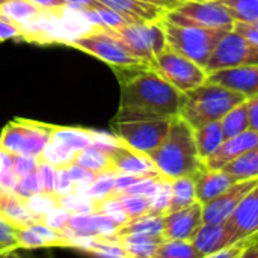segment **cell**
<instances>
[{"instance_id": "cell-19", "label": "cell", "mask_w": 258, "mask_h": 258, "mask_svg": "<svg viewBox=\"0 0 258 258\" xmlns=\"http://www.w3.org/2000/svg\"><path fill=\"white\" fill-rule=\"evenodd\" d=\"M195 195H197V201L203 206L212 200H215L216 197H219L221 194H224L228 187H231L236 181L225 174L224 171H209L201 168L195 175Z\"/></svg>"}, {"instance_id": "cell-22", "label": "cell", "mask_w": 258, "mask_h": 258, "mask_svg": "<svg viewBox=\"0 0 258 258\" xmlns=\"http://www.w3.org/2000/svg\"><path fill=\"white\" fill-rule=\"evenodd\" d=\"M0 215L14 228H23L36 222L26 210L21 198H18L15 194H8L2 190H0Z\"/></svg>"}, {"instance_id": "cell-41", "label": "cell", "mask_w": 258, "mask_h": 258, "mask_svg": "<svg viewBox=\"0 0 258 258\" xmlns=\"http://www.w3.org/2000/svg\"><path fill=\"white\" fill-rule=\"evenodd\" d=\"M86 255L94 258H128L122 248L119 246L118 240H101L98 239V243L86 252Z\"/></svg>"}, {"instance_id": "cell-56", "label": "cell", "mask_w": 258, "mask_h": 258, "mask_svg": "<svg viewBox=\"0 0 258 258\" xmlns=\"http://www.w3.org/2000/svg\"><path fill=\"white\" fill-rule=\"evenodd\" d=\"M239 258H258V245H257V237L252 239L248 246L242 251V254L239 255Z\"/></svg>"}, {"instance_id": "cell-18", "label": "cell", "mask_w": 258, "mask_h": 258, "mask_svg": "<svg viewBox=\"0 0 258 258\" xmlns=\"http://www.w3.org/2000/svg\"><path fill=\"white\" fill-rule=\"evenodd\" d=\"M194 248L204 257L221 251L231 243V234L227 227V222L221 224H201L190 239Z\"/></svg>"}, {"instance_id": "cell-13", "label": "cell", "mask_w": 258, "mask_h": 258, "mask_svg": "<svg viewBox=\"0 0 258 258\" xmlns=\"http://www.w3.org/2000/svg\"><path fill=\"white\" fill-rule=\"evenodd\" d=\"M206 83L239 92L246 98L258 95V65H240L207 73Z\"/></svg>"}, {"instance_id": "cell-53", "label": "cell", "mask_w": 258, "mask_h": 258, "mask_svg": "<svg viewBox=\"0 0 258 258\" xmlns=\"http://www.w3.org/2000/svg\"><path fill=\"white\" fill-rule=\"evenodd\" d=\"M245 104H246L248 127H249V130L258 132V95L246 98Z\"/></svg>"}, {"instance_id": "cell-15", "label": "cell", "mask_w": 258, "mask_h": 258, "mask_svg": "<svg viewBox=\"0 0 258 258\" xmlns=\"http://www.w3.org/2000/svg\"><path fill=\"white\" fill-rule=\"evenodd\" d=\"M201 224L203 206L197 201L189 207L163 215V237L168 240H190Z\"/></svg>"}, {"instance_id": "cell-23", "label": "cell", "mask_w": 258, "mask_h": 258, "mask_svg": "<svg viewBox=\"0 0 258 258\" xmlns=\"http://www.w3.org/2000/svg\"><path fill=\"white\" fill-rule=\"evenodd\" d=\"M194 138H195V145H197V151H198L201 162L210 157L225 141L219 121L209 122L194 130Z\"/></svg>"}, {"instance_id": "cell-9", "label": "cell", "mask_w": 258, "mask_h": 258, "mask_svg": "<svg viewBox=\"0 0 258 258\" xmlns=\"http://www.w3.org/2000/svg\"><path fill=\"white\" fill-rule=\"evenodd\" d=\"M63 44L79 48L100 60L109 63L110 67H125L144 63L133 57L115 38H112L103 27L91 26L88 30L79 33L77 36L67 39Z\"/></svg>"}, {"instance_id": "cell-54", "label": "cell", "mask_w": 258, "mask_h": 258, "mask_svg": "<svg viewBox=\"0 0 258 258\" xmlns=\"http://www.w3.org/2000/svg\"><path fill=\"white\" fill-rule=\"evenodd\" d=\"M30 2L42 11H57L67 6L63 0H30Z\"/></svg>"}, {"instance_id": "cell-17", "label": "cell", "mask_w": 258, "mask_h": 258, "mask_svg": "<svg viewBox=\"0 0 258 258\" xmlns=\"http://www.w3.org/2000/svg\"><path fill=\"white\" fill-rule=\"evenodd\" d=\"M110 168L116 174H132L138 177H160L148 156L133 151L121 144L109 154Z\"/></svg>"}, {"instance_id": "cell-2", "label": "cell", "mask_w": 258, "mask_h": 258, "mask_svg": "<svg viewBox=\"0 0 258 258\" xmlns=\"http://www.w3.org/2000/svg\"><path fill=\"white\" fill-rule=\"evenodd\" d=\"M148 159L153 162L160 177L169 181L192 177L203 168L195 145L194 128L178 115L171 118L165 139L148 154Z\"/></svg>"}, {"instance_id": "cell-38", "label": "cell", "mask_w": 258, "mask_h": 258, "mask_svg": "<svg viewBox=\"0 0 258 258\" xmlns=\"http://www.w3.org/2000/svg\"><path fill=\"white\" fill-rule=\"evenodd\" d=\"M113 181H115L113 171H106V172L97 174L95 180L86 189V195L94 201H101L113 194Z\"/></svg>"}, {"instance_id": "cell-40", "label": "cell", "mask_w": 258, "mask_h": 258, "mask_svg": "<svg viewBox=\"0 0 258 258\" xmlns=\"http://www.w3.org/2000/svg\"><path fill=\"white\" fill-rule=\"evenodd\" d=\"M68 175L74 184V190L73 192H79V194H86V189L89 187V184L95 180L97 174L79 166L77 163H71L67 166Z\"/></svg>"}, {"instance_id": "cell-30", "label": "cell", "mask_w": 258, "mask_h": 258, "mask_svg": "<svg viewBox=\"0 0 258 258\" xmlns=\"http://www.w3.org/2000/svg\"><path fill=\"white\" fill-rule=\"evenodd\" d=\"M221 5L234 21L258 23V0H212Z\"/></svg>"}, {"instance_id": "cell-7", "label": "cell", "mask_w": 258, "mask_h": 258, "mask_svg": "<svg viewBox=\"0 0 258 258\" xmlns=\"http://www.w3.org/2000/svg\"><path fill=\"white\" fill-rule=\"evenodd\" d=\"M148 67L181 94H186L203 85L207 76L203 67L169 47L156 54L148 62Z\"/></svg>"}, {"instance_id": "cell-31", "label": "cell", "mask_w": 258, "mask_h": 258, "mask_svg": "<svg viewBox=\"0 0 258 258\" xmlns=\"http://www.w3.org/2000/svg\"><path fill=\"white\" fill-rule=\"evenodd\" d=\"M246 101V100H245ZM240 103L236 107H233L230 112H227L221 119V128L225 139H230L236 135L243 133L245 130H249L248 127V116H246V104Z\"/></svg>"}, {"instance_id": "cell-8", "label": "cell", "mask_w": 258, "mask_h": 258, "mask_svg": "<svg viewBox=\"0 0 258 258\" xmlns=\"http://www.w3.org/2000/svg\"><path fill=\"white\" fill-rule=\"evenodd\" d=\"M163 20L177 26L231 29V15L212 0H183L177 8L165 12Z\"/></svg>"}, {"instance_id": "cell-27", "label": "cell", "mask_w": 258, "mask_h": 258, "mask_svg": "<svg viewBox=\"0 0 258 258\" xmlns=\"http://www.w3.org/2000/svg\"><path fill=\"white\" fill-rule=\"evenodd\" d=\"M67 148L73 150L74 153H79L85 150L86 147L92 145V130L80 128V127H59L53 125L51 138Z\"/></svg>"}, {"instance_id": "cell-43", "label": "cell", "mask_w": 258, "mask_h": 258, "mask_svg": "<svg viewBox=\"0 0 258 258\" xmlns=\"http://www.w3.org/2000/svg\"><path fill=\"white\" fill-rule=\"evenodd\" d=\"M39 163L38 157L26 156V154H12V171L17 178L26 177L36 171Z\"/></svg>"}, {"instance_id": "cell-42", "label": "cell", "mask_w": 258, "mask_h": 258, "mask_svg": "<svg viewBox=\"0 0 258 258\" xmlns=\"http://www.w3.org/2000/svg\"><path fill=\"white\" fill-rule=\"evenodd\" d=\"M39 192H42V186H41V181H39L36 171L26 175V177L18 178V181L14 187V194L21 200H26L35 194H39Z\"/></svg>"}, {"instance_id": "cell-3", "label": "cell", "mask_w": 258, "mask_h": 258, "mask_svg": "<svg viewBox=\"0 0 258 258\" xmlns=\"http://www.w3.org/2000/svg\"><path fill=\"white\" fill-rule=\"evenodd\" d=\"M245 100L246 97L239 92L204 82L198 88L183 94L178 116L197 130L209 122L219 121L227 112Z\"/></svg>"}, {"instance_id": "cell-32", "label": "cell", "mask_w": 258, "mask_h": 258, "mask_svg": "<svg viewBox=\"0 0 258 258\" xmlns=\"http://www.w3.org/2000/svg\"><path fill=\"white\" fill-rule=\"evenodd\" d=\"M74 157H76V153L73 150L67 148L65 145H62L60 142L54 139H50L38 159L54 168H62V166L71 165L74 162Z\"/></svg>"}, {"instance_id": "cell-10", "label": "cell", "mask_w": 258, "mask_h": 258, "mask_svg": "<svg viewBox=\"0 0 258 258\" xmlns=\"http://www.w3.org/2000/svg\"><path fill=\"white\" fill-rule=\"evenodd\" d=\"M171 119L112 122L113 135L128 148L148 156L165 139Z\"/></svg>"}, {"instance_id": "cell-58", "label": "cell", "mask_w": 258, "mask_h": 258, "mask_svg": "<svg viewBox=\"0 0 258 258\" xmlns=\"http://www.w3.org/2000/svg\"><path fill=\"white\" fill-rule=\"evenodd\" d=\"M0 258H24L23 255H20L17 251H12V252H5V254H0Z\"/></svg>"}, {"instance_id": "cell-16", "label": "cell", "mask_w": 258, "mask_h": 258, "mask_svg": "<svg viewBox=\"0 0 258 258\" xmlns=\"http://www.w3.org/2000/svg\"><path fill=\"white\" fill-rule=\"evenodd\" d=\"M254 148H258V132L245 130L240 135L225 139L210 157L203 160V168L209 171H219L237 156Z\"/></svg>"}, {"instance_id": "cell-48", "label": "cell", "mask_w": 258, "mask_h": 258, "mask_svg": "<svg viewBox=\"0 0 258 258\" xmlns=\"http://www.w3.org/2000/svg\"><path fill=\"white\" fill-rule=\"evenodd\" d=\"M73 190H74V184L68 175L67 166L56 168V171H54V195L59 198V197L73 194Z\"/></svg>"}, {"instance_id": "cell-39", "label": "cell", "mask_w": 258, "mask_h": 258, "mask_svg": "<svg viewBox=\"0 0 258 258\" xmlns=\"http://www.w3.org/2000/svg\"><path fill=\"white\" fill-rule=\"evenodd\" d=\"M115 197L121 203V206L125 210L128 219L139 218V216H142V215H145L148 212V201L144 197L128 195V194H116Z\"/></svg>"}, {"instance_id": "cell-44", "label": "cell", "mask_w": 258, "mask_h": 258, "mask_svg": "<svg viewBox=\"0 0 258 258\" xmlns=\"http://www.w3.org/2000/svg\"><path fill=\"white\" fill-rule=\"evenodd\" d=\"M160 180H162V177H142L136 183H133L124 194L138 195V197H144L145 200H148L156 192Z\"/></svg>"}, {"instance_id": "cell-25", "label": "cell", "mask_w": 258, "mask_h": 258, "mask_svg": "<svg viewBox=\"0 0 258 258\" xmlns=\"http://www.w3.org/2000/svg\"><path fill=\"white\" fill-rule=\"evenodd\" d=\"M44 11L33 5L30 0H5L0 3V15L20 27L33 21Z\"/></svg>"}, {"instance_id": "cell-21", "label": "cell", "mask_w": 258, "mask_h": 258, "mask_svg": "<svg viewBox=\"0 0 258 258\" xmlns=\"http://www.w3.org/2000/svg\"><path fill=\"white\" fill-rule=\"evenodd\" d=\"M163 237L142 236V234H125L118 237V243L128 258H153Z\"/></svg>"}, {"instance_id": "cell-52", "label": "cell", "mask_w": 258, "mask_h": 258, "mask_svg": "<svg viewBox=\"0 0 258 258\" xmlns=\"http://www.w3.org/2000/svg\"><path fill=\"white\" fill-rule=\"evenodd\" d=\"M9 39H23V30L18 24L0 15V42Z\"/></svg>"}, {"instance_id": "cell-1", "label": "cell", "mask_w": 258, "mask_h": 258, "mask_svg": "<svg viewBox=\"0 0 258 258\" xmlns=\"http://www.w3.org/2000/svg\"><path fill=\"white\" fill-rule=\"evenodd\" d=\"M112 68L121 83L119 109L112 122L171 119L180 113L183 94L156 74L148 63Z\"/></svg>"}, {"instance_id": "cell-51", "label": "cell", "mask_w": 258, "mask_h": 258, "mask_svg": "<svg viewBox=\"0 0 258 258\" xmlns=\"http://www.w3.org/2000/svg\"><path fill=\"white\" fill-rule=\"evenodd\" d=\"M258 234L255 236H252V237H249V239H246V240H242V242H237V243H234V245H230V246H227V248H224V249H221V251H216V252H213V254H209V255H204V257L201 258H239V255L242 254V251L248 246V243L252 240V239H255Z\"/></svg>"}, {"instance_id": "cell-49", "label": "cell", "mask_w": 258, "mask_h": 258, "mask_svg": "<svg viewBox=\"0 0 258 258\" xmlns=\"http://www.w3.org/2000/svg\"><path fill=\"white\" fill-rule=\"evenodd\" d=\"M68 219H70V213L65 212L63 209H60L59 206H56V207H53V209L44 216V219H42L41 222L45 224L47 227L56 230V231H60L62 228L67 227Z\"/></svg>"}, {"instance_id": "cell-12", "label": "cell", "mask_w": 258, "mask_h": 258, "mask_svg": "<svg viewBox=\"0 0 258 258\" xmlns=\"http://www.w3.org/2000/svg\"><path fill=\"white\" fill-rule=\"evenodd\" d=\"M254 187H258V178L236 181L224 194L203 204V224L225 222L242 198H245Z\"/></svg>"}, {"instance_id": "cell-50", "label": "cell", "mask_w": 258, "mask_h": 258, "mask_svg": "<svg viewBox=\"0 0 258 258\" xmlns=\"http://www.w3.org/2000/svg\"><path fill=\"white\" fill-rule=\"evenodd\" d=\"M231 30L246 39L249 44L258 45V23H248V21H233Z\"/></svg>"}, {"instance_id": "cell-37", "label": "cell", "mask_w": 258, "mask_h": 258, "mask_svg": "<svg viewBox=\"0 0 258 258\" xmlns=\"http://www.w3.org/2000/svg\"><path fill=\"white\" fill-rule=\"evenodd\" d=\"M148 201V212L151 215L163 216L168 213L169 204H171V181L162 178L156 192L147 200Z\"/></svg>"}, {"instance_id": "cell-28", "label": "cell", "mask_w": 258, "mask_h": 258, "mask_svg": "<svg viewBox=\"0 0 258 258\" xmlns=\"http://www.w3.org/2000/svg\"><path fill=\"white\" fill-rule=\"evenodd\" d=\"M194 203H197L194 175L172 180L171 181V204H169L168 213L189 207Z\"/></svg>"}, {"instance_id": "cell-47", "label": "cell", "mask_w": 258, "mask_h": 258, "mask_svg": "<svg viewBox=\"0 0 258 258\" xmlns=\"http://www.w3.org/2000/svg\"><path fill=\"white\" fill-rule=\"evenodd\" d=\"M54 171H56L54 166H51V165L39 160L38 168H36V174L39 177V181H41V186H42V192L44 194L54 195Z\"/></svg>"}, {"instance_id": "cell-24", "label": "cell", "mask_w": 258, "mask_h": 258, "mask_svg": "<svg viewBox=\"0 0 258 258\" xmlns=\"http://www.w3.org/2000/svg\"><path fill=\"white\" fill-rule=\"evenodd\" d=\"M165 225L163 216L145 213L139 218L130 219L127 224L118 228V237L125 234H142V236H153V237H163ZM165 239V237H163Z\"/></svg>"}, {"instance_id": "cell-35", "label": "cell", "mask_w": 258, "mask_h": 258, "mask_svg": "<svg viewBox=\"0 0 258 258\" xmlns=\"http://www.w3.org/2000/svg\"><path fill=\"white\" fill-rule=\"evenodd\" d=\"M23 203H24V207L29 212V215L36 222H41L44 219V216L53 207L57 206V197L48 195V194H44V192H39V194H35V195L23 200Z\"/></svg>"}, {"instance_id": "cell-29", "label": "cell", "mask_w": 258, "mask_h": 258, "mask_svg": "<svg viewBox=\"0 0 258 258\" xmlns=\"http://www.w3.org/2000/svg\"><path fill=\"white\" fill-rule=\"evenodd\" d=\"M79 166L94 172V174H101L106 171H112L110 168V160L109 156L106 153H103L101 150L95 148V147H86L85 150L76 153L74 162Z\"/></svg>"}, {"instance_id": "cell-34", "label": "cell", "mask_w": 258, "mask_h": 258, "mask_svg": "<svg viewBox=\"0 0 258 258\" xmlns=\"http://www.w3.org/2000/svg\"><path fill=\"white\" fill-rule=\"evenodd\" d=\"M95 201L86 194L73 192L65 197L57 198V206L68 212L70 215H92L95 213Z\"/></svg>"}, {"instance_id": "cell-4", "label": "cell", "mask_w": 258, "mask_h": 258, "mask_svg": "<svg viewBox=\"0 0 258 258\" xmlns=\"http://www.w3.org/2000/svg\"><path fill=\"white\" fill-rule=\"evenodd\" d=\"M166 44L174 51L186 56L200 67L204 68L209 56L212 54L218 41L225 35L228 29H207V27H190L177 26L162 18ZM231 30V29H230Z\"/></svg>"}, {"instance_id": "cell-6", "label": "cell", "mask_w": 258, "mask_h": 258, "mask_svg": "<svg viewBox=\"0 0 258 258\" xmlns=\"http://www.w3.org/2000/svg\"><path fill=\"white\" fill-rule=\"evenodd\" d=\"M51 124L15 118L8 122L0 135V148L9 154L39 157L51 138Z\"/></svg>"}, {"instance_id": "cell-33", "label": "cell", "mask_w": 258, "mask_h": 258, "mask_svg": "<svg viewBox=\"0 0 258 258\" xmlns=\"http://www.w3.org/2000/svg\"><path fill=\"white\" fill-rule=\"evenodd\" d=\"M203 255L194 248L190 240H168L165 239L153 258H201Z\"/></svg>"}, {"instance_id": "cell-14", "label": "cell", "mask_w": 258, "mask_h": 258, "mask_svg": "<svg viewBox=\"0 0 258 258\" xmlns=\"http://www.w3.org/2000/svg\"><path fill=\"white\" fill-rule=\"evenodd\" d=\"M225 222L233 245L258 234V187H254L245 198H242Z\"/></svg>"}, {"instance_id": "cell-20", "label": "cell", "mask_w": 258, "mask_h": 258, "mask_svg": "<svg viewBox=\"0 0 258 258\" xmlns=\"http://www.w3.org/2000/svg\"><path fill=\"white\" fill-rule=\"evenodd\" d=\"M101 5L113 9L124 18H127L130 23H139V21H157L162 20L166 9L141 2V0H98Z\"/></svg>"}, {"instance_id": "cell-59", "label": "cell", "mask_w": 258, "mask_h": 258, "mask_svg": "<svg viewBox=\"0 0 258 258\" xmlns=\"http://www.w3.org/2000/svg\"><path fill=\"white\" fill-rule=\"evenodd\" d=\"M2 2H5V0H0V3H2Z\"/></svg>"}, {"instance_id": "cell-46", "label": "cell", "mask_w": 258, "mask_h": 258, "mask_svg": "<svg viewBox=\"0 0 258 258\" xmlns=\"http://www.w3.org/2000/svg\"><path fill=\"white\" fill-rule=\"evenodd\" d=\"M122 142L113 135V133H106V132H97L92 130V147L101 150L107 156L121 145Z\"/></svg>"}, {"instance_id": "cell-26", "label": "cell", "mask_w": 258, "mask_h": 258, "mask_svg": "<svg viewBox=\"0 0 258 258\" xmlns=\"http://www.w3.org/2000/svg\"><path fill=\"white\" fill-rule=\"evenodd\" d=\"M221 171L228 174L234 181L258 178V148L237 156L236 159L228 162Z\"/></svg>"}, {"instance_id": "cell-57", "label": "cell", "mask_w": 258, "mask_h": 258, "mask_svg": "<svg viewBox=\"0 0 258 258\" xmlns=\"http://www.w3.org/2000/svg\"><path fill=\"white\" fill-rule=\"evenodd\" d=\"M141 2H147V3H151V5H156V6L165 8L166 11H169V9L177 8L183 0H141Z\"/></svg>"}, {"instance_id": "cell-5", "label": "cell", "mask_w": 258, "mask_h": 258, "mask_svg": "<svg viewBox=\"0 0 258 258\" xmlns=\"http://www.w3.org/2000/svg\"><path fill=\"white\" fill-rule=\"evenodd\" d=\"M103 29L112 38H115L133 57L144 63H148L156 54L168 47L162 20L148 23H128L118 29Z\"/></svg>"}, {"instance_id": "cell-55", "label": "cell", "mask_w": 258, "mask_h": 258, "mask_svg": "<svg viewBox=\"0 0 258 258\" xmlns=\"http://www.w3.org/2000/svg\"><path fill=\"white\" fill-rule=\"evenodd\" d=\"M67 6L74 8V9H82V8H94L100 2L98 0H63Z\"/></svg>"}, {"instance_id": "cell-11", "label": "cell", "mask_w": 258, "mask_h": 258, "mask_svg": "<svg viewBox=\"0 0 258 258\" xmlns=\"http://www.w3.org/2000/svg\"><path fill=\"white\" fill-rule=\"evenodd\" d=\"M240 65H258V45L249 44L233 30H227L209 56L204 71L212 73Z\"/></svg>"}, {"instance_id": "cell-60", "label": "cell", "mask_w": 258, "mask_h": 258, "mask_svg": "<svg viewBox=\"0 0 258 258\" xmlns=\"http://www.w3.org/2000/svg\"><path fill=\"white\" fill-rule=\"evenodd\" d=\"M0 44H2V42H0Z\"/></svg>"}, {"instance_id": "cell-45", "label": "cell", "mask_w": 258, "mask_h": 258, "mask_svg": "<svg viewBox=\"0 0 258 258\" xmlns=\"http://www.w3.org/2000/svg\"><path fill=\"white\" fill-rule=\"evenodd\" d=\"M15 228L0 215V254L17 251Z\"/></svg>"}, {"instance_id": "cell-36", "label": "cell", "mask_w": 258, "mask_h": 258, "mask_svg": "<svg viewBox=\"0 0 258 258\" xmlns=\"http://www.w3.org/2000/svg\"><path fill=\"white\" fill-rule=\"evenodd\" d=\"M95 213L106 216L107 219H110L115 225L122 227L124 224H127L130 219L125 213V210L122 209L121 203L118 201V198L115 195H110L101 201H95Z\"/></svg>"}]
</instances>
